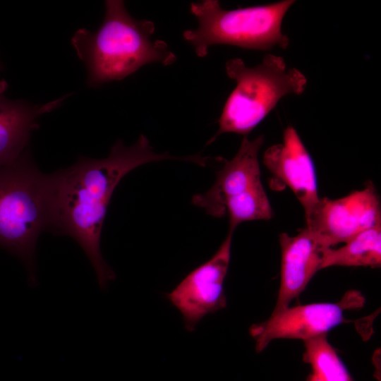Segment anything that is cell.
<instances>
[{"instance_id":"7a4b0ae2","label":"cell","mask_w":381,"mask_h":381,"mask_svg":"<svg viewBox=\"0 0 381 381\" xmlns=\"http://www.w3.org/2000/svg\"><path fill=\"white\" fill-rule=\"evenodd\" d=\"M99 28L77 30L71 43L87 71L88 87L121 80L142 66L152 63L169 66L176 55L161 40H152L155 24L133 18L123 1L107 0Z\"/></svg>"},{"instance_id":"3957f363","label":"cell","mask_w":381,"mask_h":381,"mask_svg":"<svg viewBox=\"0 0 381 381\" xmlns=\"http://www.w3.org/2000/svg\"><path fill=\"white\" fill-rule=\"evenodd\" d=\"M50 229L49 174L38 169L28 149L13 162L0 167V248L23 262L30 286L37 284L38 237Z\"/></svg>"},{"instance_id":"ba28073f","label":"cell","mask_w":381,"mask_h":381,"mask_svg":"<svg viewBox=\"0 0 381 381\" xmlns=\"http://www.w3.org/2000/svg\"><path fill=\"white\" fill-rule=\"evenodd\" d=\"M344 303H315L287 307L272 313L270 317L253 325L249 333L255 351H262L274 339H294L303 341L327 334L334 327L347 321L344 318Z\"/></svg>"},{"instance_id":"2e32d148","label":"cell","mask_w":381,"mask_h":381,"mask_svg":"<svg viewBox=\"0 0 381 381\" xmlns=\"http://www.w3.org/2000/svg\"><path fill=\"white\" fill-rule=\"evenodd\" d=\"M306 381H322V380L320 377H318L317 375L312 373L308 377Z\"/></svg>"},{"instance_id":"52a82bcc","label":"cell","mask_w":381,"mask_h":381,"mask_svg":"<svg viewBox=\"0 0 381 381\" xmlns=\"http://www.w3.org/2000/svg\"><path fill=\"white\" fill-rule=\"evenodd\" d=\"M233 233L229 231L214 255L189 272L166 294L181 313L188 332L193 331L205 316L226 306L224 282L231 259Z\"/></svg>"},{"instance_id":"4fadbf2b","label":"cell","mask_w":381,"mask_h":381,"mask_svg":"<svg viewBox=\"0 0 381 381\" xmlns=\"http://www.w3.org/2000/svg\"><path fill=\"white\" fill-rule=\"evenodd\" d=\"M339 248H327L322 269L331 266L371 267L381 265V224L362 231Z\"/></svg>"},{"instance_id":"30bf717a","label":"cell","mask_w":381,"mask_h":381,"mask_svg":"<svg viewBox=\"0 0 381 381\" xmlns=\"http://www.w3.org/2000/svg\"><path fill=\"white\" fill-rule=\"evenodd\" d=\"M281 247L280 286L273 313L289 307L320 270L327 247L318 235L304 227L294 236L279 235Z\"/></svg>"},{"instance_id":"9a60e30c","label":"cell","mask_w":381,"mask_h":381,"mask_svg":"<svg viewBox=\"0 0 381 381\" xmlns=\"http://www.w3.org/2000/svg\"><path fill=\"white\" fill-rule=\"evenodd\" d=\"M225 211L229 217V231H232L243 222L268 220L273 217V210L262 183L229 198Z\"/></svg>"},{"instance_id":"5b68a950","label":"cell","mask_w":381,"mask_h":381,"mask_svg":"<svg viewBox=\"0 0 381 381\" xmlns=\"http://www.w3.org/2000/svg\"><path fill=\"white\" fill-rule=\"evenodd\" d=\"M295 1L284 0L266 5L226 10L216 0L190 4V10L198 26L183 32L199 57L210 47L228 44L243 49L267 51L286 49L289 39L282 32L283 19Z\"/></svg>"},{"instance_id":"e0dca14e","label":"cell","mask_w":381,"mask_h":381,"mask_svg":"<svg viewBox=\"0 0 381 381\" xmlns=\"http://www.w3.org/2000/svg\"><path fill=\"white\" fill-rule=\"evenodd\" d=\"M2 69H3V64L0 61V71H1Z\"/></svg>"},{"instance_id":"9c48e42d","label":"cell","mask_w":381,"mask_h":381,"mask_svg":"<svg viewBox=\"0 0 381 381\" xmlns=\"http://www.w3.org/2000/svg\"><path fill=\"white\" fill-rule=\"evenodd\" d=\"M263 164L276 179L293 191L305 215L310 213L320 198L315 169L311 156L294 127L287 126L282 142L267 149Z\"/></svg>"},{"instance_id":"6da1fadb","label":"cell","mask_w":381,"mask_h":381,"mask_svg":"<svg viewBox=\"0 0 381 381\" xmlns=\"http://www.w3.org/2000/svg\"><path fill=\"white\" fill-rule=\"evenodd\" d=\"M169 159L198 164L200 157L157 153L147 138L140 135L130 146L119 139L105 158L80 157L72 166L49 174L50 231L68 236L80 246L94 267L101 289H104L116 277L100 250L103 223L116 187L134 169Z\"/></svg>"},{"instance_id":"5bb4252c","label":"cell","mask_w":381,"mask_h":381,"mask_svg":"<svg viewBox=\"0 0 381 381\" xmlns=\"http://www.w3.org/2000/svg\"><path fill=\"white\" fill-rule=\"evenodd\" d=\"M327 335L303 341V361L310 365L313 373L322 381H354Z\"/></svg>"},{"instance_id":"277c9868","label":"cell","mask_w":381,"mask_h":381,"mask_svg":"<svg viewBox=\"0 0 381 381\" xmlns=\"http://www.w3.org/2000/svg\"><path fill=\"white\" fill-rule=\"evenodd\" d=\"M225 68L236 85L225 102L218 131L207 145L226 133L248 137L282 97L302 94L307 85L303 73L289 68L282 57L274 54L265 55L252 68L239 58L231 59L226 62Z\"/></svg>"},{"instance_id":"8992f818","label":"cell","mask_w":381,"mask_h":381,"mask_svg":"<svg viewBox=\"0 0 381 381\" xmlns=\"http://www.w3.org/2000/svg\"><path fill=\"white\" fill-rule=\"evenodd\" d=\"M306 227L316 233L329 248L346 243L358 234L381 224L380 202L372 183L364 189L331 200L320 198L307 215Z\"/></svg>"},{"instance_id":"7c38bea8","label":"cell","mask_w":381,"mask_h":381,"mask_svg":"<svg viewBox=\"0 0 381 381\" xmlns=\"http://www.w3.org/2000/svg\"><path fill=\"white\" fill-rule=\"evenodd\" d=\"M8 83L0 80V167L19 157L29 145L32 132L39 128L37 119L58 108L70 94L44 104H33L6 96Z\"/></svg>"},{"instance_id":"8fae6325","label":"cell","mask_w":381,"mask_h":381,"mask_svg":"<svg viewBox=\"0 0 381 381\" xmlns=\"http://www.w3.org/2000/svg\"><path fill=\"white\" fill-rule=\"evenodd\" d=\"M264 140L263 135L253 140L243 137L236 155L231 160H226L217 173L212 187L203 193L195 195L192 202L212 217H224L229 198L262 183L258 152Z\"/></svg>"}]
</instances>
